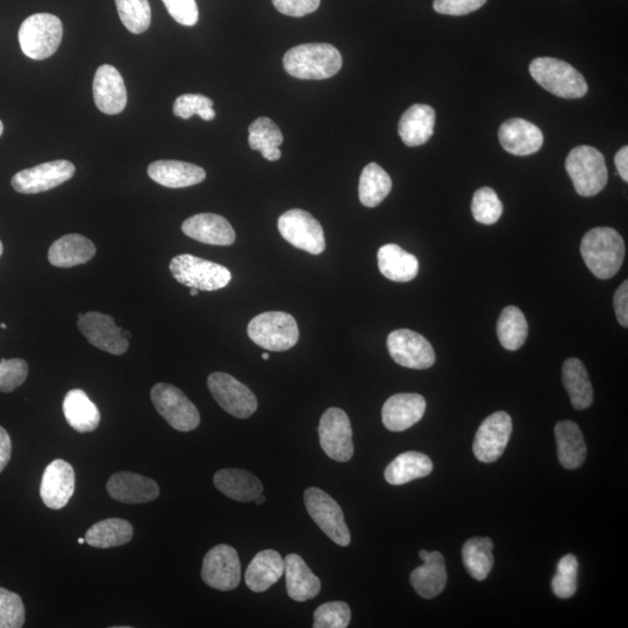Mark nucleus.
Masks as SVG:
<instances>
[{
	"mask_svg": "<svg viewBox=\"0 0 628 628\" xmlns=\"http://www.w3.org/2000/svg\"><path fill=\"white\" fill-rule=\"evenodd\" d=\"M277 225L283 239L297 249L312 255L325 251L323 226L311 213L299 209L290 210L282 214Z\"/></svg>",
	"mask_w": 628,
	"mask_h": 628,
	"instance_id": "9d476101",
	"label": "nucleus"
},
{
	"mask_svg": "<svg viewBox=\"0 0 628 628\" xmlns=\"http://www.w3.org/2000/svg\"><path fill=\"white\" fill-rule=\"evenodd\" d=\"M76 168L73 163L66 160H57L39 164L30 169L19 171L12 178V187L19 194H41L60 187L73 178Z\"/></svg>",
	"mask_w": 628,
	"mask_h": 628,
	"instance_id": "ddd939ff",
	"label": "nucleus"
},
{
	"mask_svg": "<svg viewBox=\"0 0 628 628\" xmlns=\"http://www.w3.org/2000/svg\"><path fill=\"white\" fill-rule=\"evenodd\" d=\"M169 268L178 283L199 291L224 289L232 281L231 271L226 267L190 254L176 256Z\"/></svg>",
	"mask_w": 628,
	"mask_h": 628,
	"instance_id": "0eeeda50",
	"label": "nucleus"
},
{
	"mask_svg": "<svg viewBox=\"0 0 628 628\" xmlns=\"http://www.w3.org/2000/svg\"><path fill=\"white\" fill-rule=\"evenodd\" d=\"M426 411L425 398L418 394L391 396L383 405L382 420L391 432H403L419 423Z\"/></svg>",
	"mask_w": 628,
	"mask_h": 628,
	"instance_id": "5701e85b",
	"label": "nucleus"
},
{
	"mask_svg": "<svg viewBox=\"0 0 628 628\" xmlns=\"http://www.w3.org/2000/svg\"><path fill=\"white\" fill-rule=\"evenodd\" d=\"M213 483L221 494L241 503L252 502L263 492L259 478L242 469H221Z\"/></svg>",
	"mask_w": 628,
	"mask_h": 628,
	"instance_id": "c85d7f7f",
	"label": "nucleus"
},
{
	"mask_svg": "<svg viewBox=\"0 0 628 628\" xmlns=\"http://www.w3.org/2000/svg\"><path fill=\"white\" fill-rule=\"evenodd\" d=\"M0 327L4 328V330H6L7 326L5 324L0 325Z\"/></svg>",
	"mask_w": 628,
	"mask_h": 628,
	"instance_id": "0e129e2a",
	"label": "nucleus"
},
{
	"mask_svg": "<svg viewBox=\"0 0 628 628\" xmlns=\"http://www.w3.org/2000/svg\"><path fill=\"white\" fill-rule=\"evenodd\" d=\"M78 328L89 344L112 355H123L130 342L121 335L123 328L111 316L99 312L78 314Z\"/></svg>",
	"mask_w": 628,
	"mask_h": 628,
	"instance_id": "dca6fc26",
	"label": "nucleus"
},
{
	"mask_svg": "<svg viewBox=\"0 0 628 628\" xmlns=\"http://www.w3.org/2000/svg\"><path fill=\"white\" fill-rule=\"evenodd\" d=\"M171 17L183 26H195L199 11L196 0H162Z\"/></svg>",
	"mask_w": 628,
	"mask_h": 628,
	"instance_id": "09e8293b",
	"label": "nucleus"
},
{
	"mask_svg": "<svg viewBox=\"0 0 628 628\" xmlns=\"http://www.w3.org/2000/svg\"><path fill=\"white\" fill-rule=\"evenodd\" d=\"M273 4L285 16L301 18L317 11L320 0H273Z\"/></svg>",
	"mask_w": 628,
	"mask_h": 628,
	"instance_id": "3c124183",
	"label": "nucleus"
},
{
	"mask_svg": "<svg viewBox=\"0 0 628 628\" xmlns=\"http://www.w3.org/2000/svg\"><path fill=\"white\" fill-rule=\"evenodd\" d=\"M198 292H199V290H197V289H194V288H191V289H190V295H191L192 297L197 296V295H198Z\"/></svg>",
	"mask_w": 628,
	"mask_h": 628,
	"instance_id": "13d9d810",
	"label": "nucleus"
},
{
	"mask_svg": "<svg viewBox=\"0 0 628 628\" xmlns=\"http://www.w3.org/2000/svg\"><path fill=\"white\" fill-rule=\"evenodd\" d=\"M28 376L26 361L12 359L0 361V392H12L23 385Z\"/></svg>",
	"mask_w": 628,
	"mask_h": 628,
	"instance_id": "de8ad7c7",
	"label": "nucleus"
},
{
	"mask_svg": "<svg viewBox=\"0 0 628 628\" xmlns=\"http://www.w3.org/2000/svg\"><path fill=\"white\" fill-rule=\"evenodd\" d=\"M182 231L187 237L212 246H231L237 238L228 220L214 213H199L185 220Z\"/></svg>",
	"mask_w": 628,
	"mask_h": 628,
	"instance_id": "412c9836",
	"label": "nucleus"
},
{
	"mask_svg": "<svg viewBox=\"0 0 628 628\" xmlns=\"http://www.w3.org/2000/svg\"><path fill=\"white\" fill-rule=\"evenodd\" d=\"M377 261L381 274L390 281L410 282L415 280L419 273V262L416 256L395 244L385 245L378 249Z\"/></svg>",
	"mask_w": 628,
	"mask_h": 628,
	"instance_id": "c756f323",
	"label": "nucleus"
},
{
	"mask_svg": "<svg viewBox=\"0 0 628 628\" xmlns=\"http://www.w3.org/2000/svg\"><path fill=\"white\" fill-rule=\"evenodd\" d=\"M78 544L84 545L85 544V539H78Z\"/></svg>",
	"mask_w": 628,
	"mask_h": 628,
	"instance_id": "e2e57ef3",
	"label": "nucleus"
},
{
	"mask_svg": "<svg viewBox=\"0 0 628 628\" xmlns=\"http://www.w3.org/2000/svg\"><path fill=\"white\" fill-rule=\"evenodd\" d=\"M497 335L501 345L508 351L522 348L528 335V324L522 310L512 305L505 308L498 319Z\"/></svg>",
	"mask_w": 628,
	"mask_h": 628,
	"instance_id": "ea45409f",
	"label": "nucleus"
},
{
	"mask_svg": "<svg viewBox=\"0 0 628 628\" xmlns=\"http://www.w3.org/2000/svg\"><path fill=\"white\" fill-rule=\"evenodd\" d=\"M562 381L568 391L570 401L576 410L590 408L594 402V389L589 380L588 371L582 361L568 359L563 363Z\"/></svg>",
	"mask_w": 628,
	"mask_h": 628,
	"instance_id": "f704fd0d",
	"label": "nucleus"
},
{
	"mask_svg": "<svg viewBox=\"0 0 628 628\" xmlns=\"http://www.w3.org/2000/svg\"><path fill=\"white\" fill-rule=\"evenodd\" d=\"M269 358H270V355L268 353H263L262 354V359L263 360H269Z\"/></svg>",
	"mask_w": 628,
	"mask_h": 628,
	"instance_id": "052dcab7",
	"label": "nucleus"
},
{
	"mask_svg": "<svg viewBox=\"0 0 628 628\" xmlns=\"http://www.w3.org/2000/svg\"><path fill=\"white\" fill-rule=\"evenodd\" d=\"M471 212L477 223L494 225L502 217L503 204L494 189L484 187L475 192Z\"/></svg>",
	"mask_w": 628,
	"mask_h": 628,
	"instance_id": "79ce46f5",
	"label": "nucleus"
},
{
	"mask_svg": "<svg viewBox=\"0 0 628 628\" xmlns=\"http://www.w3.org/2000/svg\"><path fill=\"white\" fill-rule=\"evenodd\" d=\"M320 446L328 458L347 462L354 454L353 430L351 421L344 410L328 409L319 424Z\"/></svg>",
	"mask_w": 628,
	"mask_h": 628,
	"instance_id": "9b49d317",
	"label": "nucleus"
},
{
	"mask_svg": "<svg viewBox=\"0 0 628 628\" xmlns=\"http://www.w3.org/2000/svg\"><path fill=\"white\" fill-rule=\"evenodd\" d=\"M577 573L578 562L576 556L573 554L563 556L552 581V589L555 596L568 599L576 594Z\"/></svg>",
	"mask_w": 628,
	"mask_h": 628,
	"instance_id": "37998d69",
	"label": "nucleus"
},
{
	"mask_svg": "<svg viewBox=\"0 0 628 628\" xmlns=\"http://www.w3.org/2000/svg\"><path fill=\"white\" fill-rule=\"evenodd\" d=\"M581 254L592 274L599 280H609L623 266L624 240L613 228H592L582 239Z\"/></svg>",
	"mask_w": 628,
	"mask_h": 628,
	"instance_id": "f257e3e1",
	"label": "nucleus"
},
{
	"mask_svg": "<svg viewBox=\"0 0 628 628\" xmlns=\"http://www.w3.org/2000/svg\"><path fill=\"white\" fill-rule=\"evenodd\" d=\"M133 533V526L126 520L110 518L91 526L84 539L91 547L106 549L128 544Z\"/></svg>",
	"mask_w": 628,
	"mask_h": 628,
	"instance_id": "c9c22d12",
	"label": "nucleus"
},
{
	"mask_svg": "<svg viewBox=\"0 0 628 628\" xmlns=\"http://www.w3.org/2000/svg\"><path fill=\"white\" fill-rule=\"evenodd\" d=\"M248 132L249 146L253 151H260L268 161L281 159L280 146L283 144V134L273 120L266 117L258 118L249 126Z\"/></svg>",
	"mask_w": 628,
	"mask_h": 628,
	"instance_id": "e433bc0d",
	"label": "nucleus"
},
{
	"mask_svg": "<svg viewBox=\"0 0 628 628\" xmlns=\"http://www.w3.org/2000/svg\"><path fill=\"white\" fill-rule=\"evenodd\" d=\"M23 599L14 592L0 588V628H20L25 625Z\"/></svg>",
	"mask_w": 628,
	"mask_h": 628,
	"instance_id": "49530a36",
	"label": "nucleus"
},
{
	"mask_svg": "<svg viewBox=\"0 0 628 628\" xmlns=\"http://www.w3.org/2000/svg\"><path fill=\"white\" fill-rule=\"evenodd\" d=\"M433 462L419 452H406L398 455L384 471L385 480L391 485H403L432 473Z\"/></svg>",
	"mask_w": 628,
	"mask_h": 628,
	"instance_id": "72a5a7b5",
	"label": "nucleus"
},
{
	"mask_svg": "<svg viewBox=\"0 0 628 628\" xmlns=\"http://www.w3.org/2000/svg\"><path fill=\"white\" fill-rule=\"evenodd\" d=\"M106 489L114 501L125 504L151 503L160 496L159 485L152 478L130 471L112 475Z\"/></svg>",
	"mask_w": 628,
	"mask_h": 628,
	"instance_id": "6ab92c4d",
	"label": "nucleus"
},
{
	"mask_svg": "<svg viewBox=\"0 0 628 628\" xmlns=\"http://www.w3.org/2000/svg\"><path fill=\"white\" fill-rule=\"evenodd\" d=\"M387 344L391 358L399 366L423 370L435 363L432 345L419 333L410 330L391 332Z\"/></svg>",
	"mask_w": 628,
	"mask_h": 628,
	"instance_id": "2eb2a0df",
	"label": "nucleus"
},
{
	"mask_svg": "<svg viewBox=\"0 0 628 628\" xmlns=\"http://www.w3.org/2000/svg\"><path fill=\"white\" fill-rule=\"evenodd\" d=\"M3 132H4V124H3V121L0 120V137H2Z\"/></svg>",
	"mask_w": 628,
	"mask_h": 628,
	"instance_id": "bf43d9fd",
	"label": "nucleus"
},
{
	"mask_svg": "<svg viewBox=\"0 0 628 628\" xmlns=\"http://www.w3.org/2000/svg\"><path fill=\"white\" fill-rule=\"evenodd\" d=\"M424 565L413 570L410 581L420 597L432 599L444 591L447 584L445 558L439 552H419Z\"/></svg>",
	"mask_w": 628,
	"mask_h": 628,
	"instance_id": "b1692460",
	"label": "nucleus"
},
{
	"mask_svg": "<svg viewBox=\"0 0 628 628\" xmlns=\"http://www.w3.org/2000/svg\"><path fill=\"white\" fill-rule=\"evenodd\" d=\"M487 0H434V11L446 16H466L480 10Z\"/></svg>",
	"mask_w": 628,
	"mask_h": 628,
	"instance_id": "8fccbe9b",
	"label": "nucleus"
},
{
	"mask_svg": "<svg viewBox=\"0 0 628 628\" xmlns=\"http://www.w3.org/2000/svg\"><path fill=\"white\" fill-rule=\"evenodd\" d=\"M121 335H123V337L127 339L128 341H130V339L132 338V334L128 331L123 330V332H121Z\"/></svg>",
	"mask_w": 628,
	"mask_h": 628,
	"instance_id": "4d7b16f0",
	"label": "nucleus"
},
{
	"mask_svg": "<svg viewBox=\"0 0 628 628\" xmlns=\"http://www.w3.org/2000/svg\"><path fill=\"white\" fill-rule=\"evenodd\" d=\"M94 242L81 234H68L56 240L48 252V260L57 268H73L87 263L96 255Z\"/></svg>",
	"mask_w": 628,
	"mask_h": 628,
	"instance_id": "bb28decb",
	"label": "nucleus"
},
{
	"mask_svg": "<svg viewBox=\"0 0 628 628\" xmlns=\"http://www.w3.org/2000/svg\"><path fill=\"white\" fill-rule=\"evenodd\" d=\"M149 177L157 184L170 189L192 187L205 181V170L196 164L161 160L149 164Z\"/></svg>",
	"mask_w": 628,
	"mask_h": 628,
	"instance_id": "393cba45",
	"label": "nucleus"
},
{
	"mask_svg": "<svg viewBox=\"0 0 628 628\" xmlns=\"http://www.w3.org/2000/svg\"><path fill=\"white\" fill-rule=\"evenodd\" d=\"M67 423L78 433L94 432L101 423V412L81 389L68 392L63 401Z\"/></svg>",
	"mask_w": 628,
	"mask_h": 628,
	"instance_id": "2f4dec72",
	"label": "nucleus"
},
{
	"mask_svg": "<svg viewBox=\"0 0 628 628\" xmlns=\"http://www.w3.org/2000/svg\"><path fill=\"white\" fill-rule=\"evenodd\" d=\"M174 114L176 117L185 120L194 117L195 114L205 121H211L216 118L211 99L203 95L194 94L178 97L174 104Z\"/></svg>",
	"mask_w": 628,
	"mask_h": 628,
	"instance_id": "a18cd8bd",
	"label": "nucleus"
},
{
	"mask_svg": "<svg viewBox=\"0 0 628 628\" xmlns=\"http://www.w3.org/2000/svg\"><path fill=\"white\" fill-rule=\"evenodd\" d=\"M615 163L620 177L628 182V147L625 146L616 154Z\"/></svg>",
	"mask_w": 628,
	"mask_h": 628,
	"instance_id": "5fc2aeb1",
	"label": "nucleus"
},
{
	"mask_svg": "<svg viewBox=\"0 0 628 628\" xmlns=\"http://www.w3.org/2000/svg\"><path fill=\"white\" fill-rule=\"evenodd\" d=\"M203 581L212 589L231 591L241 581V563L237 551L228 545H218L205 555Z\"/></svg>",
	"mask_w": 628,
	"mask_h": 628,
	"instance_id": "4468645a",
	"label": "nucleus"
},
{
	"mask_svg": "<svg viewBox=\"0 0 628 628\" xmlns=\"http://www.w3.org/2000/svg\"><path fill=\"white\" fill-rule=\"evenodd\" d=\"M121 23L133 34L145 33L152 23L148 0H116Z\"/></svg>",
	"mask_w": 628,
	"mask_h": 628,
	"instance_id": "a19ab883",
	"label": "nucleus"
},
{
	"mask_svg": "<svg viewBox=\"0 0 628 628\" xmlns=\"http://www.w3.org/2000/svg\"><path fill=\"white\" fill-rule=\"evenodd\" d=\"M94 99L98 110L109 116L125 110L127 104L125 82L119 71L110 64H103L96 71Z\"/></svg>",
	"mask_w": 628,
	"mask_h": 628,
	"instance_id": "aec40b11",
	"label": "nucleus"
},
{
	"mask_svg": "<svg viewBox=\"0 0 628 628\" xmlns=\"http://www.w3.org/2000/svg\"><path fill=\"white\" fill-rule=\"evenodd\" d=\"M434 126L435 111L432 107L415 104L399 120L398 133L406 146L419 147L432 138Z\"/></svg>",
	"mask_w": 628,
	"mask_h": 628,
	"instance_id": "cd10ccee",
	"label": "nucleus"
},
{
	"mask_svg": "<svg viewBox=\"0 0 628 628\" xmlns=\"http://www.w3.org/2000/svg\"><path fill=\"white\" fill-rule=\"evenodd\" d=\"M555 438L561 465L570 470L580 468L588 453L580 427L574 421H560L555 426Z\"/></svg>",
	"mask_w": 628,
	"mask_h": 628,
	"instance_id": "473e14b6",
	"label": "nucleus"
},
{
	"mask_svg": "<svg viewBox=\"0 0 628 628\" xmlns=\"http://www.w3.org/2000/svg\"><path fill=\"white\" fill-rule=\"evenodd\" d=\"M304 502L313 522L328 538L341 547L351 544L344 512L330 495L318 488H309L305 491Z\"/></svg>",
	"mask_w": 628,
	"mask_h": 628,
	"instance_id": "1a4fd4ad",
	"label": "nucleus"
},
{
	"mask_svg": "<svg viewBox=\"0 0 628 628\" xmlns=\"http://www.w3.org/2000/svg\"><path fill=\"white\" fill-rule=\"evenodd\" d=\"M352 611L345 602H330L314 611V628H346L351 623Z\"/></svg>",
	"mask_w": 628,
	"mask_h": 628,
	"instance_id": "c03bdc74",
	"label": "nucleus"
},
{
	"mask_svg": "<svg viewBox=\"0 0 628 628\" xmlns=\"http://www.w3.org/2000/svg\"><path fill=\"white\" fill-rule=\"evenodd\" d=\"M157 412L176 431L190 432L201 424V415L183 392L167 383L156 384L151 392Z\"/></svg>",
	"mask_w": 628,
	"mask_h": 628,
	"instance_id": "6e6552de",
	"label": "nucleus"
},
{
	"mask_svg": "<svg viewBox=\"0 0 628 628\" xmlns=\"http://www.w3.org/2000/svg\"><path fill=\"white\" fill-rule=\"evenodd\" d=\"M254 502H255L256 504H258V505H261V504H263L264 502H266V497H264V496L261 494L260 496H258V497H256V498L254 499Z\"/></svg>",
	"mask_w": 628,
	"mask_h": 628,
	"instance_id": "6e6d98bb",
	"label": "nucleus"
},
{
	"mask_svg": "<svg viewBox=\"0 0 628 628\" xmlns=\"http://www.w3.org/2000/svg\"><path fill=\"white\" fill-rule=\"evenodd\" d=\"M615 310L619 324L627 328L628 326V282L625 281L616 291L613 298Z\"/></svg>",
	"mask_w": 628,
	"mask_h": 628,
	"instance_id": "603ef678",
	"label": "nucleus"
},
{
	"mask_svg": "<svg viewBox=\"0 0 628 628\" xmlns=\"http://www.w3.org/2000/svg\"><path fill=\"white\" fill-rule=\"evenodd\" d=\"M287 73L299 80H327L342 67V56L330 44H305L291 48L283 57Z\"/></svg>",
	"mask_w": 628,
	"mask_h": 628,
	"instance_id": "f03ea898",
	"label": "nucleus"
},
{
	"mask_svg": "<svg viewBox=\"0 0 628 628\" xmlns=\"http://www.w3.org/2000/svg\"><path fill=\"white\" fill-rule=\"evenodd\" d=\"M284 574V559L274 549H266L249 563L246 584L254 592H264L280 581Z\"/></svg>",
	"mask_w": 628,
	"mask_h": 628,
	"instance_id": "7c9ffc66",
	"label": "nucleus"
},
{
	"mask_svg": "<svg viewBox=\"0 0 628 628\" xmlns=\"http://www.w3.org/2000/svg\"><path fill=\"white\" fill-rule=\"evenodd\" d=\"M75 492V471L61 459L49 463L42 476L40 496L47 508L61 510Z\"/></svg>",
	"mask_w": 628,
	"mask_h": 628,
	"instance_id": "a211bd4d",
	"label": "nucleus"
},
{
	"mask_svg": "<svg viewBox=\"0 0 628 628\" xmlns=\"http://www.w3.org/2000/svg\"><path fill=\"white\" fill-rule=\"evenodd\" d=\"M247 331L255 345L270 352L288 351L299 339L295 318L285 312L261 313L251 320Z\"/></svg>",
	"mask_w": 628,
	"mask_h": 628,
	"instance_id": "39448f33",
	"label": "nucleus"
},
{
	"mask_svg": "<svg viewBox=\"0 0 628 628\" xmlns=\"http://www.w3.org/2000/svg\"><path fill=\"white\" fill-rule=\"evenodd\" d=\"M208 387L221 409L239 419H247L258 410V399L245 384L226 373H213Z\"/></svg>",
	"mask_w": 628,
	"mask_h": 628,
	"instance_id": "f8f14e48",
	"label": "nucleus"
},
{
	"mask_svg": "<svg viewBox=\"0 0 628 628\" xmlns=\"http://www.w3.org/2000/svg\"><path fill=\"white\" fill-rule=\"evenodd\" d=\"M391 189V177L377 163H369L363 169L359 184V198L367 208H376L380 205L388 197Z\"/></svg>",
	"mask_w": 628,
	"mask_h": 628,
	"instance_id": "58836bf2",
	"label": "nucleus"
},
{
	"mask_svg": "<svg viewBox=\"0 0 628 628\" xmlns=\"http://www.w3.org/2000/svg\"><path fill=\"white\" fill-rule=\"evenodd\" d=\"M3 252H4V247H3L2 241H0V256L3 255Z\"/></svg>",
	"mask_w": 628,
	"mask_h": 628,
	"instance_id": "680f3d73",
	"label": "nucleus"
},
{
	"mask_svg": "<svg viewBox=\"0 0 628 628\" xmlns=\"http://www.w3.org/2000/svg\"><path fill=\"white\" fill-rule=\"evenodd\" d=\"M494 542L489 538L469 539L462 549V560L467 572L476 581H484L495 565Z\"/></svg>",
	"mask_w": 628,
	"mask_h": 628,
	"instance_id": "4c0bfd02",
	"label": "nucleus"
},
{
	"mask_svg": "<svg viewBox=\"0 0 628 628\" xmlns=\"http://www.w3.org/2000/svg\"><path fill=\"white\" fill-rule=\"evenodd\" d=\"M566 170L580 196H596L608 184V168L604 156L594 147L574 148L567 157Z\"/></svg>",
	"mask_w": 628,
	"mask_h": 628,
	"instance_id": "423d86ee",
	"label": "nucleus"
},
{
	"mask_svg": "<svg viewBox=\"0 0 628 628\" xmlns=\"http://www.w3.org/2000/svg\"><path fill=\"white\" fill-rule=\"evenodd\" d=\"M498 137L505 151L516 156L535 154L544 144L540 128L522 118L505 121L499 128Z\"/></svg>",
	"mask_w": 628,
	"mask_h": 628,
	"instance_id": "4be33fe9",
	"label": "nucleus"
},
{
	"mask_svg": "<svg viewBox=\"0 0 628 628\" xmlns=\"http://www.w3.org/2000/svg\"><path fill=\"white\" fill-rule=\"evenodd\" d=\"M530 74L542 88L560 98L577 99L587 95V81L565 61L539 57L530 64Z\"/></svg>",
	"mask_w": 628,
	"mask_h": 628,
	"instance_id": "7ed1b4c3",
	"label": "nucleus"
},
{
	"mask_svg": "<svg viewBox=\"0 0 628 628\" xmlns=\"http://www.w3.org/2000/svg\"><path fill=\"white\" fill-rule=\"evenodd\" d=\"M512 434V419L499 411L485 419L474 440V454L478 461L492 463L503 455Z\"/></svg>",
	"mask_w": 628,
	"mask_h": 628,
	"instance_id": "f3484780",
	"label": "nucleus"
},
{
	"mask_svg": "<svg viewBox=\"0 0 628 628\" xmlns=\"http://www.w3.org/2000/svg\"><path fill=\"white\" fill-rule=\"evenodd\" d=\"M284 574L288 595L294 601L303 603L319 595L321 582L301 556L290 554L284 559Z\"/></svg>",
	"mask_w": 628,
	"mask_h": 628,
	"instance_id": "a878e982",
	"label": "nucleus"
},
{
	"mask_svg": "<svg viewBox=\"0 0 628 628\" xmlns=\"http://www.w3.org/2000/svg\"><path fill=\"white\" fill-rule=\"evenodd\" d=\"M12 455V441L5 428L0 426V473L10 462Z\"/></svg>",
	"mask_w": 628,
	"mask_h": 628,
	"instance_id": "864d4df0",
	"label": "nucleus"
},
{
	"mask_svg": "<svg viewBox=\"0 0 628 628\" xmlns=\"http://www.w3.org/2000/svg\"><path fill=\"white\" fill-rule=\"evenodd\" d=\"M21 51L35 61L53 56L61 45L63 26L61 20L49 13H37L28 17L20 26Z\"/></svg>",
	"mask_w": 628,
	"mask_h": 628,
	"instance_id": "20e7f679",
	"label": "nucleus"
}]
</instances>
